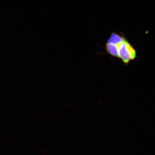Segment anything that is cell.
I'll return each instance as SVG.
<instances>
[{"mask_svg":"<svg viewBox=\"0 0 155 155\" xmlns=\"http://www.w3.org/2000/svg\"><path fill=\"white\" fill-rule=\"evenodd\" d=\"M125 40V38L120 35L113 33L111 34L107 43L118 45Z\"/></svg>","mask_w":155,"mask_h":155,"instance_id":"2","label":"cell"},{"mask_svg":"<svg viewBox=\"0 0 155 155\" xmlns=\"http://www.w3.org/2000/svg\"><path fill=\"white\" fill-rule=\"evenodd\" d=\"M106 49L110 55L119 58V45H116L107 43L106 44Z\"/></svg>","mask_w":155,"mask_h":155,"instance_id":"3","label":"cell"},{"mask_svg":"<svg viewBox=\"0 0 155 155\" xmlns=\"http://www.w3.org/2000/svg\"><path fill=\"white\" fill-rule=\"evenodd\" d=\"M135 57V50L127 41L125 40L119 45V58L124 63H129Z\"/></svg>","mask_w":155,"mask_h":155,"instance_id":"1","label":"cell"}]
</instances>
